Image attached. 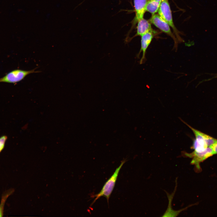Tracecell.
<instances>
[{
    "label": "cell",
    "instance_id": "obj_1",
    "mask_svg": "<svg viewBox=\"0 0 217 217\" xmlns=\"http://www.w3.org/2000/svg\"><path fill=\"white\" fill-rule=\"evenodd\" d=\"M192 131L195 136L192 146L194 153H200L217 143V139L204 133L193 127L183 121Z\"/></svg>",
    "mask_w": 217,
    "mask_h": 217
},
{
    "label": "cell",
    "instance_id": "obj_2",
    "mask_svg": "<svg viewBox=\"0 0 217 217\" xmlns=\"http://www.w3.org/2000/svg\"><path fill=\"white\" fill-rule=\"evenodd\" d=\"M126 162L124 159L123 160L120 165L118 167L113 174L105 183L101 191L98 194L93 196L95 198L93 204L98 199L102 196L105 197L107 199L108 202L114 188L120 170Z\"/></svg>",
    "mask_w": 217,
    "mask_h": 217
},
{
    "label": "cell",
    "instance_id": "obj_3",
    "mask_svg": "<svg viewBox=\"0 0 217 217\" xmlns=\"http://www.w3.org/2000/svg\"><path fill=\"white\" fill-rule=\"evenodd\" d=\"M158 12L160 16L172 28L179 41H183L182 39L180 36L178 31L174 24L168 0H163L161 2Z\"/></svg>",
    "mask_w": 217,
    "mask_h": 217
},
{
    "label": "cell",
    "instance_id": "obj_4",
    "mask_svg": "<svg viewBox=\"0 0 217 217\" xmlns=\"http://www.w3.org/2000/svg\"><path fill=\"white\" fill-rule=\"evenodd\" d=\"M35 68L29 71L21 69L13 70L3 77L0 78V83H5L15 84L24 79L27 75L33 73H39L40 71H35Z\"/></svg>",
    "mask_w": 217,
    "mask_h": 217
},
{
    "label": "cell",
    "instance_id": "obj_5",
    "mask_svg": "<svg viewBox=\"0 0 217 217\" xmlns=\"http://www.w3.org/2000/svg\"><path fill=\"white\" fill-rule=\"evenodd\" d=\"M149 20L156 27L172 38L174 42V47L176 49H177L178 46V41L172 32L170 26L158 14L152 15Z\"/></svg>",
    "mask_w": 217,
    "mask_h": 217
},
{
    "label": "cell",
    "instance_id": "obj_6",
    "mask_svg": "<svg viewBox=\"0 0 217 217\" xmlns=\"http://www.w3.org/2000/svg\"><path fill=\"white\" fill-rule=\"evenodd\" d=\"M214 154L215 153L211 146L209 147L205 151L200 153L192 152L190 153L186 152L184 153L185 156L192 158L191 163L195 165L198 171L200 170V163Z\"/></svg>",
    "mask_w": 217,
    "mask_h": 217
},
{
    "label": "cell",
    "instance_id": "obj_7",
    "mask_svg": "<svg viewBox=\"0 0 217 217\" xmlns=\"http://www.w3.org/2000/svg\"><path fill=\"white\" fill-rule=\"evenodd\" d=\"M154 33L152 30L149 31L142 36L141 39V47L140 50L137 55V57L142 52L140 63L142 64L145 60L146 54V50L151 43L154 36Z\"/></svg>",
    "mask_w": 217,
    "mask_h": 217
},
{
    "label": "cell",
    "instance_id": "obj_8",
    "mask_svg": "<svg viewBox=\"0 0 217 217\" xmlns=\"http://www.w3.org/2000/svg\"><path fill=\"white\" fill-rule=\"evenodd\" d=\"M149 0H134L135 11V20L137 22L143 18L146 7Z\"/></svg>",
    "mask_w": 217,
    "mask_h": 217
},
{
    "label": "cell",
    "instance_id": "obj_9",
    "mask_svg": "<svg viewBox=\"0 0 217 217\" xmlns=\"http://www.w3.org/2000/svg\"><path fill=\"white\" fill-rule=\"evenodd\" d=\"M137 33L135 36H141L145 33L153 30L151 27V23L149 20H146L143 18L137 21Z\"/></svg>",
    "mask_w": 217,
    "mask_h": 217
},
{
    "label": "cell",
    "instance_id": "obj_10",
    "mask_svg": "<svg viewBox=\"0 0 217 217\" xmlns=\"http://www.w3.org/2000/svg\"><path fill=\"white\" fill-rule=\"evenodd\" d=\"M161 2L156 0H149L146 7V11L152 15L155 14L158 11Z\"/></svg>",
    "mask_w": 217,
    "mask_h": 217
},
{
    "label": "cell",
    "instance_id": "obj_11",
    "mask_svg": "<svg viewBox=\"0 0 217 217\" xmlns=\"http://www.w3.org/2000/svg\"><path fill=\"white\" fill-rule=\"evenodd\" d=\"M7 139V137L6 135H4L0 137V153L4 148Z\"/></svg>",
    "mask_w": 217,
    "mask_h": 217
},
{
    "label": "cell",
    "instance_id": "obj_12",
    "mask_svg": "<svg viewBox=\"0 0 217 217\" xmlns=\"http://www.w3.org/2000/svg\"><path fill=\"white\" fill-rule=\"evenodd\" d=\"M214 151L215 154L217 153V143L211 146Z\"/></svg>",
    "mask_w": 217,
    "mask_h": 217
},
{
    "label": "cell",
    "instance_id": "obj_13",
    "mask_svg": "<svg viewBox=\"0 0 217 217\" xmlns=\"http://www.w3.org/2000/svg\"><path fill=\"white\" fill-rule=\"evenodd\" d=\"M156 0L157 1H159V2H161L162 1H163V0Z\"/></svg>",
    "mask_w": 217,
    "mask_h": 217
}]
</instances>
